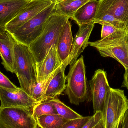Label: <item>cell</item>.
<instances>
[{"label":"cell","mask_w":128,"mask_h":128,"mask_svg":"<svg viewBox=\"0 0 128 128\" xmlns=\"http://www.w3.org/2000/svg\"><path fill=\"white\" fill-rule=\"evenodd\" d=\"M36 120L38 126L41 128H60L68 121L58 114L43 115Z\"/></svg>","instance_id":"44dd1931"},{"label":"cell","mask_w":128,"mask_h":128,"mask_svg":"<svg viewBox=\"0 0 128 128\" xmlns=\"http://www.w3.org/2000/svg\"><path fill=\"white\" fill-rule=\"evenodd\" d=\"M121 125H122V124H121ZM120 128H121V126H120Z\"/></svg>","instance_id":"e575fe53"},{"label":"cell","mask_w":128,"mask_h":128,"mask_svg":"<svg viewBox=\"0 0 128 128\" xmlns=\"http://www.w3.org/2000/svg\"><path fill=\"white\" fill-rule=\"evenodd\" d=\"M102 57L114 58L128 70V29L120 30L97 41L89 42Z\"/></svg>","instance_id":"3957f363"},{"label":"cell","mask_w":128,"mask_h":128,"mask_svg":"<svg viewBox=\"0 0 128 128\" xmlns=\"http://www.w3.org/2000/svg\"><path fill=\"white\" fill-rule=\"evenodd\" d=\"M54 1L31 0L20 12L5 26L6 31L11 34Z\"/></svg>","instance_id":"9c48e42d"},{"label":"cell","mask_w":128,"mask_h":128,"mask_svg":"<svg viewBox=\"0 0 128 128\" xmlns=\"http://www.w3.org/2000/svg\"><path fill=\"white\" fill-rule=\"evenodd\" d=\"M62 64L53 72L49 74L44 80L37 83L34 87L32 97L37 103L41 102L43 99L45 92L50 81L54 76L60 71L62 68Z\"/></svg>","instance_id":"ffe728a7"},{"label":"cell","mask_w":128,"mask_h":128,"mask_svg":"<svg viewBox=\"0 0 128 128\" xmlns=\"http://www.w3.org/2000/svg\"><path fill=\"white\" fill-rule=\"evenodd\" d=\"M92 116H82L81 118L68 120L60 128H82Z\"/></svg>","instance_id":"cb8c5ba5"},{"label":"cell","mask_w":128,"mask_h":128,"mask_svg":"<svg viewBox=\"0 0 128 128\" xmlns=\"http://www.w3.org/2000/svg\"><path fill=\"white\" fill-rule=\"evenodd\" d=\"M90 0H60L56 2L54 12L71 19L81 6Z\"/></svg>","instance_id":"d6986e66"},{"label":"cell","mask_w":128,"mask_h":128,"mask_svg":"<svg viewBox=\"0 0 128 128\" xmlns=\"http://www.w3.org/2000/svg\"><path fill=\"white\" fill-rule=\"evenodd\" d=\"M0 120L8 128H38L31 108H1Z\"/></svg>","instance_id":"52a82bcc"},{"label":"cell","mask_w":128,"mask_h":128,"mask_svg":"<svg viewBox=\"0 0 128 128\" xmlns=\"http://www.w3.org/2000/svg\"><path fill=\"white\" fill-rule=\"evenodd\" d=\"M122 128H128V108L123 117L121 125Z\"/></svg>","instance_id":"83f0119b"},{"label":"cell","mask_w":128,"mask_h":128,"mask_svg":"<svg viewBox=\"0 0 128 128\" xmlns=\"http://www.w3.org/2000/svg\"><path fill=\"white\" fill-rule=\"evenodd\" d=\"M1 108V105L0 104V109Z\"/></svg>","instance_id":"836d02e7"},{"label":"cell","mask_w":128,"mask_h":128,"mask_svg":"<svg viewBox=\"0 0 128 128\" xmlns=\"http://www.w3.org/2000/svg\"><path fill=\"white\" fill-rule=\"evenodd\" d=\"M54 107L58 114L69 120L81 118L82 116L66 105L57 98L48 100Z\"/></svg>","instance_id":"7402d4cb"},{"label":"cell","mask_w":128,"mask_h":128,"mask_svg":"<svg viewBox=\"0 0 128 128\" xmlns=\"http://www.w3.org/2000/svg\"><path fill=\"white\" fill-rule=\"evenodd\" d=\"M68 20L67 16L54 12L50 16L41 34L28 46L37 64L44 59L52 45L57 46L61 32Z\"/></svg>","instance_id":"7a4b0ae2"},{"label":"cell","mask_w":128,"mask_h":128,"mask_svg":"<svg viewBox=\"0 0 128 128\" xmlns=\"http://www.w3.org/2000/svg\"><path fill=\"white\" fill-rule=\"evenodd\" d=\"M103 118L102 112L100 111L96 112L92 116V118L82 128H93Z\"/></svg>","instance_id":"484cf974"},{"label":"cell","mask_w":128,"mask_h":128,"mask_svg":"<svg viewBox=\"0 0 128 128\" xmlns=\"http://www.w3.org/2000/svg\"><path fill=\"white\" fill-rule=\"evenodd\" d=\"M99 2V0L87 2L78 10L71 19L74 20L79 26L93 22Z\"/></svg>","instance_id":"ac0fdd59"},{"label":"cell","mask_w":128,"mask_h":128,"mask_svg":"<svg viewBox=\"0 0 128 128\" xmlns=\"http://www.w3.org/2000/svg\"><path fill=\"white\" fill-rule=\"evenodd\" d=\"M89 84L91 89L94 114L98 111L102 112L105 99L111 88L108 82L106 72L101 69L96 70L89 81Z\"/></svg>","instance_id":"ba28073f"},{"label":"cell","mask_w":128,"mask_h":128,"mask_svg":"<svg viewBox=\"0 0 128 128\" xmlns=\"http://www.w3.org/2000/svg\"><path fill=\"white\" fill-rule=\"evenodd\" d=\"M17 42L12 34L5 30L0 32V56L2 64L7 71L14 73V46Z\"/></svg>","instance_id":"4fadbf2b"},{"label":"cell","mask_w":128,"mask_h":128,"mask_svg":"<svg viewBox=\"0 0 128 128\" xmlns=\"http://www.w3.org/2000/svg\"><path fill=\"white\" fill-rule=\"evenodd\" d=\"M119 30H120L111 25H102L101 39H103L108 36Z\"/></svg>","instance_id":"4316f807"},{"label":"cell","mask_w":128,"mask_h":128,"mask_svg":"<svg viewBox=\"0 0 128 128\" xmlns=\"http://www.w3.org/2000/svg\"><path fill=\"white\" fill-rule=\"evenodd\" d=\"M1 108L24 107L32 108L37 102L21 88L16 91L0 88Z\"/></svg>","instance_id":"8fae6325"},{"label":"cell","mask_w":128,"mask_h":128,"mask_svg":"<svg viewBox=\"0 0 128 128\" xmlns=\"http://www.w3.org/2000/svg\"><path fill=\"white\" fill-rule=\"evenodd\" d=\"M31 0H0V32Z\"/></svg>","instance_id":"5bb4252c"},{"label":"cell","mask_w":128,"mask_h":128,"mask_svg":"<svg viewBox=\"0 0 128 128\" xmlns=\"http://www.w3.org/2000/svg\"><path fill=\"white\" fill-rule=\"evenodd\" d=\"M93 128H105L104 121H103V118L100 121V122Z\"/></svg>","instance_id":"f546056e"},{"label":"cell","mask_w":128,"mask_h":128,"mask_svg":"<svg viewBox=\"0 0 128 128\" xmlns=\"http://www.w3.org/2000/svg\"><path fill=\"white\" fill-rule=\"evenodd\" d=\"M67 66L64 63H62L61 70L52 79L47 87L42 101L57 98L65 91L67 80L65 70Z\"/></svg>","instance_id":"2e32d148"},{"label":"cell","mask_w":128,"mask_h":128,"mask_svg":"<svg viewBox=\"0 0 128 128\" xmlns=\"http://www.w3.org/2000/svg\"><path fill=\"white\" fill-rule=\"evenodd\" d=\"M93 22L79 26L68 57L64 62L67 66L74 64L79 56L88 45V40L94 27Z\"/></svg>","instance_id":"7c38bea8"},{"label":"cell","mask_w":128,"mask_h":128,"mask_svg":"<svg viewBox=\"0 0 128 128\" xmlns=\"http://www.w3.org/2000/svg\"><path fill=\"white\" fill-rule=\"evenodd\" d=\"M67 84L64 93L70 103L78 105L88 100L89 93L86 67L82 56L70 65L66 76Z\"/></svg>","instance_id":"277c9868"},{"label":"cell","mask_w":128,"mask_h":128,"mask_svg":"<svg viewBox=\"0 0 128 128\" xmlns=\"http://www.w3.org/2000/svg\"><path fill=\"white\" fill-rule=\"evenodd\" d=\"M36 62L28 46L16 43L14 46L13 68L20 88L32 97L37 83Z\"/></svg>","instance_id":"6da1fadb"},{"label":"cell","mask_w":128,"mask_h":128,"mask_svg":"<svg viewBox=\"0 0 128 128\" xmlns=\"http://www.w3.org/2000/svg\"><path fill=\"white\" fill-rule=\"evenodd\" d=\"M62 64L57 52V46L53 44L44 59L36 64L37 82L44 80Z\"/></svg>","instance_id":"9a60e30c"},{"label":"cell","mask_w":128,"mask_h":128,"mask_svg":"<svg viewBox=\"0 0 128 128\" xmlns=\"http://www.w3.org/2000/svg\"><path fill=\"white\" fill-rule=\"evenodd\" d=\"M128 108V99L124 91L110 88L102 111L105 128H120Z\"/></svg>","instance_id":"5b68a950"},{"label":"cell","mask_w":128,"mask_h":128,"mask_svg":"<svg viewBox=\"0 0 128 128\" xmlns=\"http://www.w3.org/2000/svg\"><path fill=\"white\" fill-rule=\"evenodd\" d=\"M55 4L54 2L10 34L17 43L28 46L40 36L48 19L54 12Z\"/></svg>","instance_id":"8992f818"},{"label":"cell","mask_w":128,"mask_h":128,"mask_svg":"<svg viewBox=\"0 0 128 128\" xmlns=\"http://www.w3.org/2000/svg\"><path fill=\"white\" fill-rule=\"evenodd\" d=\"M49 0V1H55V0Z\"/></svg>","instance_id":"1f68e13d"},{"label":"cell","mask_w":128,"mask_h":128,"mask_svg":"<svg viewBox=\"0 0 128 128\" xmlns=\"http://www.w3.org/2000/svg\"><path fill=\"white\" fill-rule=\"evenodd\" d=\"M73 41L72 25L68 20L61 32L57 46V52L62 64L68 57Z\"/></svg>","instance_id":"e0dca14e"},{"label":"cell","mask_w":128,"mask_h":128,"mask_svg":"<svg viewBox=\"0 0 128 128\" xmlns=\"http://www.w3.org/2000/svg\"><path fill=\"white\" fill-rule=\"evenodd\" d=\"M122 86L126 87L128 90V70H126L124 74Z\"/></svg>","instance_id":"f1b7e54d"},{"label":"cell","mask_w":128,"mask_h":128,"mask_svg":"<svg viewBox=\"0 0 128 128\" xmlns=\"http://www.w3.org/2000/svg\"><path fill=\"white\" fill-rule=\"evenodd\" d=\"M58 0H55V1H58Z\"/></svg>","instance_id":"d6a6232c"},{"label":"cell","mask_w":128,"mask_h":128,"mask_svg":"<svg viewBox=\"0 0 128 128\" xmlns=\"http://www.w3.org/2000/svg\"><path fill=\"white\" fill-rule=\"evenodd\" d=\"M0 128H8L0 120Z\"/></svg>","instance_id":"4dcf8cb0"},{"label":"cell","mask_w":128,"mask_h":128,"mask_svg":"<svg viewBox=\"0 0 128 128\" xmlns=\"http://www.w3.org/2000/svg\"><path fill=\"white\" fill-rule=\"evenodd\" d=\"M32 115L36 120L43 115L58 114L54 107L48 100L38 103L32 108Z\"/></svg>","instance_id":"603a6c76"},{"label":"cell","mask_w":128,"mask_h":128,"mask_svg":"<svg viewBox=\"0 0 128 128\" xmlns=\"http://www.w3.org/2000/svg\"><path fill=\"white\" fill-rule=\"evenodd\" d=\"M111 15L128 28V0H99L95 16Z\"/></svg>","instance_id":"30bf717a"},{"label":"cell","mask_w":128,"mask_h":128,"mask_svg":"<svg viewBox=\"0 0 128 128\" xmlns=\"http://www.w3.org/2000/svg\"><path fill=\"white\" fill-rule=\"evenodd\" d=\"M0 88L10 91H16L20 88L12 83L9 79L0 71Z\"/></svg>","instance_id":"d4e9b609"}]
</instances>
